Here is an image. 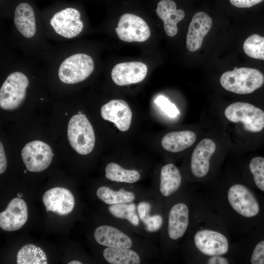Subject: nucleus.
Segmentation results:
<instances>
[{
  "label": "nucleus",
  "instance_id": "1a4fd4ad",
  "mask_svg": "<svg viewBox=\"0 0 264 264\" xmlns=\"http://www.w3.org/2000/svg\"><path fill=\"white\" fill-rule=\"evenodd\" d=\"M21 155L28 171L40 172L49 166L54 154L48 144L40 140H34L25 145Z\"/></svg>",
  "mask_w": 264,
  "mask_h": 264
},
{
  "label": "nucleus",
  "instance_id": "c9c22d12",
  "mask_svg": "<svg viewBox=\"0 0 264 264\" xmlns=\"http://www.w3.org/2000/svg\"><path fill=\"white\" fill-rule=\"evenodd\" d=\"M82 264V263L81 262L78 261H76V260L72 261L68 263V264Z\"/></svg>",
  "mask_w": 264,
  "mask_h": 264
},
{
  "label": "nucleus",
  "instance_id": "bb28decb",
  "mask_svg": "<svg viewBox=\"0 0 264 264\" xmlns=\"http://www.w3.org/2000/svg\"><path fill=\"white\" fill-rule=\"evenodd\" d=\"M105 171V176L108 180L120 184H132L141 179V174L138 170L124 168L115 162L108 163Z\"/></svg>",
  "mask_w": 264,
  "mask_h": 264
},
{
  "label": "nucleus",
  "instance_id": "f704fd0d",
  "mask_svg": "<svg viewBox=\"0 0 264 264\" xmlns=\"http://www.w3.org/2000/svg\"><path fill=\"white\" fill-rule=\"evenodd\" d=\"M207 263L208 264H229L228 260L221 255H216L211 256L208 260Z\"/></svg>",
  "mask_w": 264,
  "mask_h": 264
},
{
  "label": "nucleus",
  "instance_id": "f03ea898",
  "mask_svg": "<svg viewBox=\"0 0 264 264\" xmlns=\"http://www.w3.org/2000/svg\"><path fill=\"white\" fill-rule=\"evenodd\" d=\"M220 83L226 90L240 94L253 92L264 83V76L259 70L247 67H235L223 73Z\"/></svg>",
  "mask_w": 264,
  "mask_h": 264
},
{
  "label": "nucleus",
  "instance_id": "58836bf2",
  "mask_svg": "<svg viewBox=\"0 0 264 264\" xmlns=\"http://www.w3.org/2000/svg\"><path fill=\"white\" fill-rule=\"evenodd\" d=\"M24 173H26V171L25 170L24 172Z\"/></svg>",
  "mask_w": 264,
  "mask_h": 264
},
{
  "label": "nucleus",
  "instance_id": "4c0bfd02",
  "mask_svg": "<svg viewBox=\"0 0 264 264\" xmlns=\"http://www.w3.org/2000/svg\"><path fill=\"white\" fill-rule=\"evenodd\" d=\"M78 113L79 114H82V112L81 111H79Z\"/></svg>",
  "mask_w": 264,
  "mask_h": 264
},
{
  "label": "nucleus",
  "instance_id": "a211bd4d",
  "mask_svg": "<svg viewBox=\"0 0 264 264\" xmlns=\"http://www.w3.org/2000/svg\"><path fill=\"white\" fill-rule=\"evenodd\" d=\"M148 71L146 65L140 62H128L116 64L113 67L111 76L114 83L123 86L142 81Z\"/></svg>",
  "mask_w": 264,
  "mask_h": 264
},
{
  "label": "nucleus",
  "instance_id": "cd10ccee",
  "mask_svg": "<svg viewBox=\"0 0 264 264\" xmlns=\"http://www.w3.org/2000/svg\"><path fill=\"white\" fill-rule=\"evenodd\" d=\"M47 257L44 250L33 244L22 247L17 255L18 264H46Z\"/></svg>",
  "mask_w": 264,
  "mask_h": 264
},
{
  "label": "nucleus",
  "instance_id": "39448f33",
  "mask_svg": "<svg viewBox=\"0 0 264 264\" xmlns=\"http://www.w3.org/2000/svg\"><path fill=\"white\" fill-rule=\"evenodd\" d=\"M94 69L92 58L85 53L72 54L61 64L58 72L60 81L67 84L82 82L88 78Z\"/></svg>",
  "mask_w": 264,
  "mask_h": 264
},
{
  "label": "nucleus",
  "instance_id": "9b49d317",
  "mask_svg": "<svg viewBox=\"0 0 264 264\" xmlns=\"http://www.w3.org/2000/svg\"><path fill=\"white\" fill-rule=\"evenodd\" d=\"M162 206V204L152 194L138 201V215L146 232L154 233L161 228L164 222Z\"/></svg>",
  "mask_w": 264,
  "mask_h": 264
},
{
  "label": "nucleus",
  "instance_id": "473e14b6",
  "mask_svg": "<svg viewBox=\"0 0 264 264\" xmlns=\"http://www.w3.org/2000/svg\"><path fill=\"white\" fill-rule=\"evenodd\" d=\"M231 3L239 8H249L257 4L264 0H229Z\"/></svg>",
  "mask_w": 264,
  "mask_h": 264
},
{
  "label": "nucleus",
  "instance_id": "f8f14e48",
  "mask_svg": "<svg viewBox=\"0 0 264 264\" xmlns=\"http://www.w3.org/2000/svg\"><path fill=\"white\" fill-rule=\"evenodd\" d=\"M79 11L68 7L56 12L50 20V24L55 32L66 38L76 37L83 30L84 24Z\"/></svg>",
  "mask_w": 264,
  "mask_h": 264
},
{
  "label": "nucleus",
  "instance_id": "4468645a",
  "mask_svg": "<svg viewBox=\"0 0 264 264\" xmlns=\"http://www.w3.org/2000/svg\"><path fill=\"white\" fill-rule=\"evenodd\" d=\"M193 240L198 250L205 255H222L229 249L227 239L217 231L210 229L199 230L195 234Z\"/></svg>",
  "mask_w": 264,
  "mask_h": 264
},
{
  "label": "nucleus",
  "instance_id": "2f4dec72",
  "mask_svg": "<svg viewBox=\"0 0 264 264\" xmlns=\"http://www.w3.org/2000/svg\"><path fill=\"white\" fill-rule=\"evenodd\" d=\"M252 264H264V240L255 246L250 259Z\"/></svg>",
  "mask_w": 264,
  "mask_h": 264
},
{
  "label": "nucleus",
  "instance_id": "f3484780",
  "mask_svg": "<svg viewBox=\"0 0 264 264\" xmlns=\"http://www.w3.org/2000/svg\"><path fill=\"white\" fill-rule=\"evenodd\" d=\"M47 212L61 216L71 213L75 205V198L70 191L63 187H54L46 191L42 198Z\"/></svg>",
  "mask_w": 264,
  "mask_h": 264
},
{
  "label": "nucleus",
  "instance_id": "7c9ffc66",
  "mask_svg": "<svg viewBox=\"0 0 264 264\" xmlns=\"http://www.w3.org/2000/svg\"><path fill=\"white\" fill-rule=\"evenodd\" d=\"M154 103L170 117L175 118L179 114L176 106L163 95L157 96L154 100Z\"/></svg>",
  "mask_w": 264,
  "mask_h": 264
},
{
  "label": "nucleus",
  "instance_id": "ddd939ff",
  "mask_svg": "<svg viewBox=\"0 0 264 264\" xmlns=\"http://www.w3.org/2000/svg\"><path fill=\"white\" fill-rule=\"evenodd\" d=\"M181 184L182 176L179 170L173 163H168L161 167L157 185L152 188L151 192L163 204L165 199L179 189Z\"/></svg>",
  "mask_w": 264,
  "mask_h": 264
},
{
  "label": "nucleus",
  "instance_id": "9d476101",
  "mask_svg": "<svg viewBox=\"0 0 264 264\" xmlns=\"http://www.w3.org/2000/svg\"><path fill=\"white\" fill-rule=\"evenodd\" d=\"M119 39L126 42H143L150 36L151 31L141 18L131 13L123 14L115 29Z\"/></svg>",
  "mask_w": 264,
  "mask_h": 264
},
{
  "label": "nucleus",
  "instance_id": "a878e982",
  "mask_svg": "<svg viewBox=\"0 0 264 264\" xmlns=\"http://www.w3.org/2000/svg\"><path fill=\"white\" fill-rule=\"evenodd\" d=\"M196 134L190 131L170 132L161 140L162 148L171 153L181 152L191 147L196 140Z\"/></svg>",
  "mask_w": 264,
  "mask_h": 264
},
{
  "label": "nucleus",
  "instance_id": "5701e85b",
  "mask_svg": "<svg viewBox=\"0 0 264 264\" xmlns=\"http://www.w3.org/2000/svg\"><path fill=\"white\" fill-rule=\"evenodd\" d=\"M155 11L163 22L166 34L170 37L176 35L178 31L177 23L184 18V11L177 9L175 2L172 0L159 1Z\"/></svg>",
  "mask_w": 264,
  "mask_h": 264
},
{
  "label": "nucleus",
  "instance_id": "20e7f679",
  "mask_svg": "<svg viewBox=\"0 0 264 264\" xmlns=\"http://www.w3.org/2000/svg\"><path fill=\"white\" fill-rule=\"evenodd\" d=\"M68 140L72 148L78 154L86 155L93 150L95 136L93 127L86 115H73L68 124Z\"/></svg>",
  "mask_w": 264,
  "mask_h": 264
},
{
  "label": "nucleus",
  "instance_id": "412c9836",
  "mask_svg": "<svg viewBox=\"0 0 264 264\" xmlns=\"http://www.w3.org/2000/svg\"><path fill=\"white\" fill-rule=\"evenodd\" d=\"M216 149L211 139H202L196 146L191 155L190 168L192 174L197 178L205 176L209 172L210 161Z\"/></svg>",
  "mask_w": 264,
  "mask_h": 264
},
{
  "label": "nucleus",
  "instance_id": "c85d7f7f",
  "mask_svg": "<svg viewBox=\"0 0 264 264\" xmlns=\"http://www.w3.org/2000/svg\"><path fill=\"white\" fill-rule=\"evenodd\" d=\"M243 49L249 57L264 60V37L258 34H252L244 41Z\"/></svg>",
  "mask_w": 264,
  "mask_h": 264
},
{
  "label": "nucleus",
  "instance_id": "f257e3e1",
  "mask_svg": "<svg viewBox=\"0 0 264 264\" xmlns=\"http://www.w3.org/2000/svg\"><path fill=\"white\" fill-rule=\"evenodd\" d=\"M131 230L119 224V226L104 224L97 227L93 232L95 241L100 245L110 247L132 248L151 256L154 247L147 240L139 239Z\"/></svg>",
  "mask_w": 264,
  "mask_h": 264
},
{
  "label": "nucleus",
  "instance_id": "6e6552de",
  "mask_svg": "<svg viewBox=\"0 0 264 264\" xmlns=\"http://www.w3.org/2000/svg\"><path fill=\"white\" fill-rule=\"evenodd\" d=\"M227 200L236 213L245 218H252L258 214L259 203L252 192L245 186L235 184L227 191Z\"/></svg>",
  "mask_w": 264,
  "mask_h": 264
},
{
  "label": "nucleus",
  "instance_id": "7ed1b4c3",
  "mask_svg": "<svg viewBox=\"0 0 264 264\" xmlns=\"http://www.w3.org/2000/svg\"><path fill=\"white\" fill-rule=\"evenodd\" d=\"M166 215L160 230L162 249L168 242H175L182 238L186 233L189 224L190 211L187 204L179 201L171 205Z\"/></svg>",
  "mask_w": 264,
  "mask_h": 264
},
{
  "label": "nucleus",
  "instance_id": "b1692460",
  "mask_svg": "<svg viewBox=\"0 0 264 264\" xmlns=\"http://www.w3.org/2000/svg\"><path fill=\"white\" fill-rule=\"evenodd\" d=\"M14 22L18 31L25 38H31L37 30L36 20L32 6L26 2L19 4L14 12Z\"/></svg>",
  "mask_w": 264,
  "mask_h": 264
},
{
  "label": "nucleus",
  "instance_id": "423d86ee",
  "mask_svg": "<svg viewBox=\"0 0 264 264\" xmlns=\"http://www.w3.org/2000/svg\"><path fill=\"white\" fill-rule=\"evenodd\" d=\"M226 118L233 123L241 122L244 129L258 132L264 128V111L245 102H237L227 106L224 110Z\"/></svg>",
  "mask_w": 264,
  "mask_h": 264
},
{
  "label": "nucleus",
  "instance_id": "393cba45",
  "mask_svg": "<svg viewBox=\"0 0 264 264\" xmlns=\"http://www.w3.org/2000/svg\"><path fill=\"white\" fill-rule=\"evenodd\" d=\"M147 256L132 248L106 247L103 252L104 259L110 264H140L145 261Z\"/></svg>",
  "mask_w": 264,
  "mask_h": 264
},
{
  "label": "nucleus",
  "instance_id": "e433bc0d",
  "mask_svg": "<svg viewBox=\"0 0 264 264\" xmlns=\"http://www.w3.org/2000/svg\"><path fill=\"white\" fill-rule=\"evenodd\" d=\"M17 196L18 198H21L23 196V194H22L21 193H18L17 194Z\"/></svg>",
  "mask_w": 264,
  "mask_h": 264
},
{
  "label": "nucleus",
  "instance_id": "6ab92c4d",
  "mask_svg": "<svg viewBox=\"0 0 264 264\" xmlns=\"http://www.w3.org/2000/svg\"><path fill=\"white\" fill-rule=\"evenodd\" d=\"M28 208L20 198L12 199L6 209L0 213V227L3 230L13 231L20 229L26 222Z\"/></svg>",
  "mask_w": 264,
  "mask_h": 264
},
{
  "label": "nucleus",
  "instance_id": "2eb2a0df",
  "mask_svg": "<svg viewBox=\"0 0 264 264\" xmlns=\"http://www.w3.org/2000/svg\"><path fill=\"white\" fill-rule=\"evenodd\" d=\"M151 194V191H142L137 187L122 186L113 189L107 186L98 188L97 198L108 205L138 201Z\"/></svg>",
  "mask_w": 264,
  "mask_h": 264
},
{
  "label": "nucleus",
  "instance_id": "0eeeda50",
  "mask_svg": "<svg viewBox=\"0 0 264 264\" xmlns=\"http://www.w3.org/2000/svg\"><path fill=\"white\" fill-rule=\"evenodd\" d=\"M29 85L26 76L20 71L10 74L0 89V106L4 110L18 108L24 101Z\"/></svg>",
  "mask_w": 264,
  "mask_h": 264
},
{
  "label": "nucleus",
  "instance_id": "aec40b11",
  "mask_svg": "<svg viewBox=\"0 0 264 264\" xmlns=\"http://www.w3.org/2000/svg\"><path fill=\"white\" fill-rule=\"evenodd\" d=\"M100 113L104 120L113 123L120 131L129 129L132 112L126 101L121 99L110 100L101 107Z\"/></svg>",
  "mask_w": 264,
  "mask_h": 264
},
{
  "label": "nucleus",
  "instance_id": "4be33fe9",
  "mask_svg": "<svg viewBox=\"0 0 264 264\" xmlns=\"http://www.w3.org/2000/svg\"><path fill=\"white\" fill-rule=\"evenodd\" d=\"M212 20L206 13L199 12L193 16L186 36V46L190 51L200 48L205 36L211 28Z\"/></svg>",
  "mask_w": 264,
  "mask_h": 264
},
{
  "label": "nucleus",
  "instance_id": "dca6fc26",
  "mask_svg": "<svg viewBox=\"0 0 264 264\" xmlns=\"http://www.w3.org/2000/svg\"><path fill=\"white\" fill-rule=\"evenodd\" d=\"M137 202L109 205L108 210L112 217L119 221L120 224L147 239L149 236L138 215Z\"/></svg>",
  "mask_w": 264,
  "mask_h": 264
},
{
  "label": "nucleus",
  "instance_id": "72a5a7b5",
  "mask_svg": "<svg viewBox=\"0 0 264 264\" xmlns=\"http://www.w3.org/2000/svg\"><path fill=\"white\" fill-rule=\"evenodd\" d=\"M7 167V161L5 152L3 145L0 143V174H2L6 170Z\"/></svg>",
  "mask_w": 264,
  "mask_h": 264
},
{
  "label": "nucleus",
  "instance_id": "c756f323",
  "mask_svg": "<svg viewBox=\"0 0 264 264\" xmlns=\"http://www.w3.org/2000/svg\"><path fill=\"white\" fill-rule=\"evenodd\" d=\"M249 169L257 187L264 192V158L256 156L249 163Z\"/></svg>",
  "mask_w": 264,
  "mask_h": 264
}]
</instances>
